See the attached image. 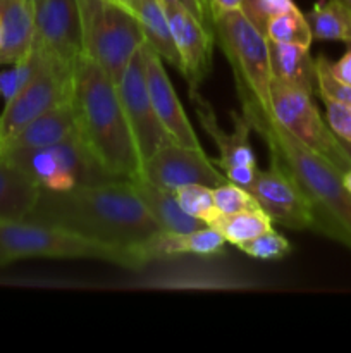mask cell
<instances>
[{
	"label": "cell",
	"mask_w": 351,
	"mask_h": 353,
	"mask_svg": "<svg viewBox=\"0 0 351 353\" xmlns=\"http://www.w3.org/2000/svg\"><path fill=\"white\" fill-rule=\"evenodd\" d=\"M36 62L38 52L33 45V48H31V52L26 57L17 61L16 64H12V68L7 69V71L0 72V97L3 99V102H10V100L24 88V85H26V83L30 81L31 76H33Z\"/></svg>",
	"instance_id": "obj_30"
},
{
	"label": "cell",
	"mask_w": 351,
	"mask_h": 353,
	"mask_svg": "<svg viewBox=\"0 0 351 353\" xmlns=\"http://www.w3.org/2000/svg\"><path fill=\"white\" fill-rule=\"evenodd\" d=\"M241 114L267 145L268 155L295 179L312 210V231L323 234L351 250V193L343 172L292 137L274 116L253 103H243Z\"/></svg>",
	"instance_id": "obj_2"
},
{
	"label": "cell",
	"mask_w": 351,
	"mask_h": 353,
	"mask_svg": "<svg viewBox=\"0 0 351 353\" xmlns=\"http://www.w3.org/2000/svg\"><path fill=\"white\" fill-rule=\"evenodd\" d=\"M129 7L140 21L145 43L151 50L157 52L162 61L181 71V61H179L178 48L174 45V38H172L164 2L162 0H129Z\"/></svg>",
	"instance_id": "obj_22"
},
{
	"label": "cell",
	"mask_w": 351,
	"mask_h": 353,
	"mask_svg": "<svg viewBox=\"0 0 351 353\" xmlns=\"http://www.w3.org/2000/svg\"><path fill=\"white\" fill-rule=\"evenodd\" d=\"M265 37L268 41L303 45V47H310L313 41L308 19L298 7L272 17L265 26Z\"/></svg>",
	"instance_id": "obj_26"
},
{
	"label": "cell",
	"mask_w": 351,
	"mask_h": 353,
	"mask_svg": "<svg viewBox=\"0 0 351 353\" xmlns=\"http://www.w3.org/2000/svg\"><path fill=\"white\" fill-rule=\"evenodd\" d=\"M78 6L83 55L98 62L117 83L145 43L140 21L119 0H78Z\"/></svg>",
	"instance_id": "obj_6"
},
{
	"label": "cell",
	"mask_w": 351,
	"mask_h": 353,
	"mask_svg": "<svg viewBox=\"0 0 351 353\" xmlns=\"http://www.w3.org/2000/svg\"><path fill=\"white\" fill-rule=\"evenodd\" d=\"M41 188L26 172L0 157V221H24L33 210Z\"/></svg>",
	"instance_id": "obj_21"
},
{
	"label": "cell",
	"mask_w": 351,
	"mask_h": 353,
	"mask_svg": "<svg viewBox=\"0 0 351 353\" xmlns=\"http://www.w3.org/2000/svg\"><path fill=\"white\" fill-rule=\"evenodd\" d=\"M0 157L23 169L40 188L52 192H65L79 185L114 179L100 168L76 131L52 147L10 150L0 154Z\"/></svg>",
	"instance_id": "obj_7"
},
{
	"label": "cell",
	"mask_w": 351,
	"mask_h": 353,
	"mask_svg": "<svg viewBox=\"0 0 351 353\" xmlns=\"http://www.w3.org/2000/svg\"><path fill=\"white\" fill-rule=\"evenodd\" d=\"M143 45L133 55L127 68L124 69L123 76L117 81V92H119L120 103L126 112L141 162H147L160 148L176 143V141L172 140L162 121L158 119L157 110L151 103L147 81H145Z\"/></svg>",
	"instance_id": "obj_10"
},
{
	"label": "cell",
	"mask_w": 351,
	"mask_h": 353,
	"mask_svg": "<svg viewBox=\"0 0 351 353\" xmlns=\"http://www.w3.org/2000/svg\"><path fill=\"white\" fill-rule=\"evenodd\" d=\"M222 234L213 228L205 226L202 230L189 231V233H171V231H158L157 234L145 241L140 247L141 254L147 262L157 259L178 257V255H198V257H215L224 250Z\"/></svg>",
	"instance_id": "obj_19"
},
{
	"label": "cell",
	"mask_w": 351,
	"mask_h": 353,
	"mask_svg": "<svg viewBox=\"0 0 351 353\" xmlns=\"http://www.w3.org/2000/svg\"><path fill=\"white\" fill-rule=\"evenodd\" d=\"M224 236L226 243L237 245L248 240H253L258 234L265 233L272 228V219L267 216L264 209L244 210V212L229 214V216H219L209 224Z\"/></svg>",
	"instance_id": "obj_25"
},
{
	"label": "cell",
	"mask_w": 351,
	"mask_h": 353,
	"mask_svg": "<svg viewBox=\"0 0 351 353\" xmlns=\"http://www.w3.org/2000/svg\"><path fill=\"white\" fill-rule=\"evenodd\" d=\"M119 2H123V3H126V6H129V0H119Z\"/></svg>",
	"instance_id": "obj_41"
},
{
	"label": "cell",
	"mask_w": 351,
	"mask_h": 353,
	"mask_svg": "<svg viewBox=\"0 0 351 353\" xmlns=\"http://www.w3.org/2000/svg\"><path fill=\"white\" fill-rule=\"evenodd\" d=\"M76 133L100 168L114 179L138 178L143 162L138 154L117 83L86 55L72 65L71 95Z\"/></svg>",
	"instance_id": "obj_3"
},
{
	"label": "cell",
	"mask_w": 351,
	"mask_h": 353,
	"mask_svg": "<svg viewBox=\"0 0 351 353\" xmlns=\"http://www.w3.org/2000/svg\"><path fill=\"white\" fill-rule=\"evenodd\" d=\"M343 181H344V186H346V188H348V192L351 193V169L343 174Z\"/></svg>",
	"instance_id": "obj_37"
},
{
	"label": "cell",
	"mask_w": 351,
	"mask_h": 353,
	"mask_svg": "<svg viewBox=\"0 0 351 353\" xmlns=\"http://www.w3.org/2000/svg\"><path fill=\"white\" fill-rule=\"evenodd\" d=\"M241 2L243 0H205L206 9H209L210 16H215L217 12H222V10H231V9H240Z\"/></svg>",
	"instance_id": "obj_36"
},
{
	"label": "cell",
	"mask_w": 351,
	"mask_h": 353,
	"mask_svg": "<svg viewBox=\"0 0 351 353\" xmlns=\"http://www.w3.org/2000/svg\"><path fill=\"white\" fill-rule=\"evenodd\" d=\"M343 2H344V3H346V6H348V7H350V9H351V0H343Z\"/></svg>",
	"instance_id": "obj_40"
},
{
	"label": "cell",
	"mask_w": 351,
	"mask_h": 353,
	"mask_svg": "<svg viewBox=\"0 0 351 353\" xmlns=\"http://www.w3.org/2000/svg\"><path fill=\"white\" fill-rule=\"evenodd\" d=\"M326 105V121L341 141L351 143V103L322 99Z\"/></svg>",
	"instance_id": "obj_33"
},
{
	"label": "cell",
	"mask_w": 351,
	"mask_h": 353,
	"mask_svg": "<svg viewBox=\"0 0 351 353\" xmlns=\"http://www.w3.org/2000/svg\"><path fill=\"white\" fill-rule=\"evenodd\" d=\"M268 55H270L272 79L313 93L315 59L310 55V47L268 41Z\"/></svg>",
	"instance_id": "obj_23"
},
{
	"label": "cell",
	"mask_w": 351,
	"mask_h": 353,
	"mask_svg": "<svg viewBox=\"0 0 351 353\" xmlns=\"http://www.w3.org/2000/svg\"><path fill=\"white\" fill-rule=\"evenodd\" d=\"M213 37L229 62L241 105L253 103L272 114V71L267 37L241 9L217 12L213 16Z\"/></svg>",
	"instance_id": "obj_5"
},
{
	"label": "cell",
	"mask_w": 351,
	"mask_h": 353,
	"mask_svg": "<svg viewBox=\"0 0 351 353\" xmlns=\"http://www.w3.org/2000/svg\"><path fill=\"white\" fill-rule=\"evenodd\" d=\"M30 2L33 3V6H34V3H38V2H40V0H30Z\"/></svg>",
	"instance_id": "obj_42"
},
{
	"label": "cell",
	"mask_w": 351,
	"mask_h": 353,
	"mask_svg": "<svg viewBox=\"0 0 351 353\" xmlns=\"http://www.w3.org/2000/svg\"><path fill=\"white\" fill-rule=\"evenodd\" d=\"M193 105H195L196 117L205 133L212 138L215 143L217 150H219V159L213 161L217 168L222 172L231 171L234 168H241V165H257V157L253 154V148L250 143V133L251 128L248 121L244 119L243 114L231 112L234 121V128L231 133L222 130V126L217 121L215 112H213L212 105L209 100L203 99L200 92L191 93L189 95Z\"/></svg>",
	"instance_id": "obj_16"
},
{
	"label": "cell",
	"mask_w": 351,
	"mask_h": 353,
	"mask_svg": "<svg viewBox=\"0 0 351 353\" xmlns=\"http://www.w3.org/2000/svg\"><path fill=\"white\" fill-rule=\"evenodd\" d=\"M7 264H10L9 259H7V255L3 254L2 248H0V265H7Z\"/></svg>",
	"instance_id": "obj_38"
},
{
	"label": "cell",
	"mask_w": 351,
	"mask_h": 353,
	"mask_svg": "<svg viewBox=\"0 0 351 353\" xmlns=\"http://www.w3.org/2000/svg\"><path fill=\"white\" fill-rule=\"evenodd\" d=\"M174 2L181 3L184 9H188L189 12L193 14V16L196 17V19L200 21V23L203 24L205 28H209L210 31L213 33V23H212V16H210V12L206 10L205 3H203V0H174Z\"/></svg>",
	"instance_id": "obj_34"
},
{
	"label": "cell",
	"mask_w": 351,
	"mask_h": 353,
	"mask_svg": "<svg viewBox=\"0 0 351 353\" xmlns=\"http://www.w3.org/2000/svg\"><path fill=\"white\" fill-rule=\"evenodd\" d=\"M343 145H344V148H346V152L350 154V157H351V143H346V141H343Z\"/></svg>",
	"instance_id": "obj_39"
},
{
	"label": "cell",
	"mask_w": 351,
	"mask_h": 353,
	"mask_svg": "<svg viewBox=\"0 0 351 353\" xmlns=\"http://www.w3.org/2000/svg\"><path fill=\"white\" fill-rule=\"evenodd\" d=\"M295 7L296 3L292 0H243L240 9L265 34V26L272 17L288 12Z\"/></svg>",
	"instance_id": "obj_32"
},
{
	"label": "cell",
	"mask_w": 351,
	"mask_h": 353,
	"mask_svg": "<svg viewBox=\"0 0 351 353\" xmlns=\"http://www.w3.org/2000/svg\"><path fill=\"white\" fill-rule=\"evenodd\" d=\"M270 112L284 130L313 152L332 162L341 172L351 169V157L313 103L312 93L272 79Z\"/></svg>",
	"instance_id": "obj_8"
},
{
	"label": "cell",
	"mask_w": 351,
	"mask_h": 353,
	"mask_svg": "<svg viewBox=\"0 0 351 353\" xmlns=\"http://www.w3.org/2000/svg\"><path fill=\"white\" fill-rule=\"evenodd\" d=\"M237 248L251 259L279 261V259H284L291 252V243H289L288 238H284L270 228L265 233L255 236L253 240H248L244 243L237 245Z\"/></svg>",
	"instance_id": "obj_28"
},
{
	"label": "cell",
	"mask_w": 351,
	"mask_h": 353,
	"mask_svg": "<svg viewBox=\"0 0 351 353\" xmlns=\"http://www.w3.org/2000/svg\"><path fill=\"white\" fill-rule=\"evenodd\" d=\"M248 192L267 212L272 223L292 231L312 230L313 219L308 202L277 159L270 157L267 169H258Z\"/></svg>",
	"instance_id": "obj_12"
},
{
	"label": "cell",
	"mask_w": 351,
	"mask_h": 353,
	"mask_svg": "<svg viewBox=\"0 0 351 353\" xmlns=\"http://www.w3.org/2000/svg\"><path fill=\"white\" fill-rule=\"evenodd\" d=\"M0 248L9 262L19 259H92L126 269L148 264L140 248L102 243L57 226L31 221H0Z\"/></svg>",
	"instance_id": "obj_4"
},
{
	"label": "cell",
	"mask_w": 351,
	"mask_h": 353,
	"mask_svg": "<svg viewBox=\"0 0 351 353\" xmlns=\"http://www.w3.org/2000/svg\"><path fill=\"white\" fill-rule=\"evenodd\" d=\"M203 3H205V0H203ZM205 7H206V3H205ZM206 10H209V9H206ZM212 23H213V21H212Z\"/></svg>",
	"instance_id": "obj_43"
},
{
	"label": "cell",
	"mask_w": 351,
	"mask_h": 353,
	"mask_svg": "<svg viewBox=\"0 0 351 353\" xmlns=\"http://www.w3.org/2000/svg\"><path fill=\"white\" fill-rule=\"evenodd\" d=\"M172 193H174L176 200H178V203L186 214L203 221L206 226L220 216L215 202H213L212 188H209V186L189 185L178 188Z\"/></svg>",
	"instance_id": "obj_27"
},
{
	"label": "cell",
	"mask_w": 351,
	"mask_h": 353,
	"mask_svg": "<svg viewBox=\"0 0 351 353\" xmlns=\"http://www.w3.org/2000/svg\"><path fill=\"white\" fill-rule=\"evenodd\" d=\"M24 221L124 248H140L162 231L126 179L79 185L65 192L41 188Z\"/></svg>",
	"instance_id": "obj_1"
},
{
	"label": "cell",
	"mask_w": 351,
	"mask_h": 353,
	"mask_svg": "<svg viewBox=\"0 0 351 353\" xmlns=\"http://www.w3.org/2000/svg\"><path fill=\"white\" fill-rule=\"evenodd\" d=\"M129 183L131 188L140 196L141 203L147 207L150 216L153 217L155 223L160 226L162 231L189 233V231L202 230V228L206 226L203 221L186 214L181 209V205L178 203V200H176L172 192H167V190H162L158 186L151 185L143 176H138V178L131 179Z\"/></svg>",
	"instance_id": "obj_20"
},
{
	"label": "cell",
	"mask_w": 351,
	"mask_h": 353,
	"mask_svg": "<svg viewBox=\"0 0 351 353\" xmlns=\"http://www.w3.org/2000/svg\"><path fill=\"white\" fill-rule=\"evenodd\" d=\"M330 61L323 55L315 59V86L320 99L351 103V85L339 81L330 72Z\"/></svg>",
	"instance_id": "obj_31"
},
{
	"label": "cell",
	"mask_w": 351,
	"mask_h": 353,
	"mask_svg": "<svg viewBox=\"0 0 351 353\" xmlns=\"http://www.w3.org/2000/svg\"><path fill=\"white\" fill-rule=\"evenodd\" d=\"M171 24L172 38L181 61V74L188 83V92H200L212 65L215 37L188 9L174 0H162Z\"/></svg>",
	"instance_id": "obj_14"
},
{
	"label": "cell",
	"mask_w": 351,
	"mask_h": 353,
	"mask_svg": "<svg viewBox=\"0 0 351 353\" xmlns=\"http://www.w3.org/2000/svg\"><path fill=\"white\" fill-rule=\"evenodd\" d=\"M74 131V116H72L71 100L67 99L21 128L10 140L0 145V154L10 150H24V148L52 147L71 137Z\"/></svg>",
	"instance_id": "obj_18"
},
{
	"label": "cell",
	"mask_w": 351,
	"mask_h": 353,
	"mask_svg": "<svg viewBox=\"0 0 351 353\" xmlns=\"http://www.w3.org/2000/svg\"><path fill=\"white\" fill-rule=\"evenodd\" d=\"M213 202H215L217 210L220 216H229V214L244 212V210L262 209L255 196L243 186L234 185L227 181L224 185H219L217 188H212Z\"/></svg>",
	"instance_id": "obj_29"
},
{
	"label": "cell",
	"mask_w": 351,
	"mask_h": 353,
	"mask_svg": "<svg viewBox=\"0 0 351 353\" xmlns=\"http://www.w3.org/2000/svg\"><path fill=\"white\" fill-rule=\"evenodd\" d=\"M330 72L336 76L339 81L351 85V43L348 45V50L344 52L343 57L336 62H330Z\"/></svg>",
	"instance_id": "obj_35"
},
{
	"label": "cell",
	"mask_w": 351,
	"mask_h": 353,
	"mask_svg": "<svg viewBox=\"0 0 351 353\" xmlns=\"http://www.w3.org/2000/svg\"><path fill=\"white\" fill-rule=\"evenodd\" d=\"M34 43V6L30 0H0V65L16 64Z\"/></svg>",
	"instance_id": "obj_17"
},
{
	"label": "cell",
	"mask_w": 351,
	"mask_h": 353,
	"mask_svg": "<svg viewBox=\"0 0 351 353\" xmlns=\"http://www.w3.org/2000/svg\"><path fill=\"white\" fill-rule=\"evenodd\" d=\"M34 45V43H33ZM38 62L24 88L6 103L0 114V145L14 137L30 121L47 112L71 95L72 68L58 64L34 45Z\"/></svg>",
	"instance_id": "obj_9"
},
{
	"label": "cell",
	"mask_w": 351,
	"mask_h": 353,
	"mask_svg": "<svg viewBox=\"0 0 351 353\" xmlns=\"http://www.w3.org/2000/svg\"><path fill=\"white\" fill-rule=\"evenodd\" d=\"M162 57L157 52L151 50L147 43L143 45V65L145 81H147L148 93L151 103L157 110L158 119L162 121L172 140L179 145L191 148H202L198 137L193 130L189 117L172 86L171 78L162 64Z\"/></svg>",
	"instance_id": "obj_15"
},
{
	"label": "cell",
	"mask_w": 351,
	"mask_h": 353,
	"mask_svg": "<svg viewBox=\"0 0 351 353\" xmlns=\"http://www.w3.org/2000/svg\"><path fill=\"white\" fill-rule=\"evenodd\" d=\"M305 16L313 40L351 43V9L343 0H319Z\"/></svg>",
	"instance_id": "obj_24"
},
{
	"label": "cell",
	"mask_w": 351,
	"mask_h": 353,
	"mask_svg": "<svg viewBox=\"0 0 351 353\" xmlns=\"http://www.w3.org/2000/svg\"><path fill=\"white\" fill-rule=\"evenodd\" d=\"M141 176L151 185L167 192H176L189 185L217 188L229 181L203 148H191L179 143L160 148L143 162Z\"/></svg>",
	"instance_id": "obj_11"
},
{
	"label": "cell",
	"mask_w": 351,
	"mask_h": 353,
	"mask_svg": "<svg viewBox=\"0 0 351 353\" xmlns=\"http://www.w3.org/2000/svg\"><path fill=\"white\" fill-rule=\"evenodd\" d=\"M34 45L58 64L74 65L83 55L78 0H40L34 3Z\"/></svg>",
	"instance_id": "obj_13"
}]
</instances>
